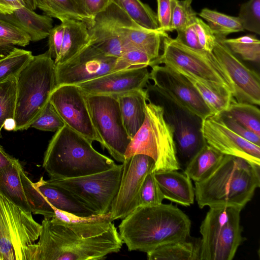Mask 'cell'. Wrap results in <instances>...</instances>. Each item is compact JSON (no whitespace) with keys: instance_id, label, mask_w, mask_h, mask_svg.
Masks as SVG:
<instances>
[{"instance_id":"44dd1931","label":"cell","mask_w":260,"mask_h":260,"mask_svg":"<svg viewBox=\"0 0 260 260\" xmlns=\"http://www.w3.org/2000/svg\"><path fill=\"white\" fill-rule=\"evenodd\" d=\"M178 170L154 172V176L164 199L189 206L194 203V190L191 180Z\"/></svg>"},{"instance_id":"74e56055","label":"cell","mask_w":260,"mask_h":260,"mask_svg":"<svg viewBox=\"0 0 260 260\" xmlns=\"http://www.w3.org/2000/svg\"><path fill=\"white\" fill-rule=\"evenodd\" d=\"M33 56L30 51L15 47L0 58V82L11 76H17Z\"/></svg>"},{"instance_id":"c3c4849f","label":"cell","mask_w":260,"mask_h":260,"mask_svg":"<svg viewBox=\"0 0 260 260\" xmlns=\"http://www.w3.org/2000/svg\"><path fill=\"white\" fill-rule=\"evenodd\" d=\"M120 59L135 64L146 67H151L154 61L147 54L133 47L126 49Z\"/></svg>"},{"instance_id":"8992f818","label":"cell","mask_w":260,"mask_h":260,"mask_svg":"<svg viewBox=\"0 0 260 260\" xmlns=\"http://www.w3.org/2000/svg\"><path fill=\"white\" fill-rule=\"evenodd\" d=\"M139 154L153 160L154 172L181 168L173 127L166 119L164 108L150 100L146 105L144 121L131 139L124 158Z\"/></svg>"},{"instance_id":"8fae6325","label":"cell","mask_w":260,"mask_h":260,"mask_svg":"<svg viewBox=\"0 0 260 260\" xmlns=\"http://www.w3.org/2000/svg\"><path fill=\"white\" fill-rule=\"evenodd\" d=\"M122 164L109 170L83 176L66 179H49L47 181L73 195L98 215L110 211L118 191Z\"/></svg>"},{"instance_id":"ba28073f","label":"cell","mask_w":260,"mask_h":260,"mask_svg":"<svg viewBox=\"0 0 260 260\" xmlns=\"http://www.w3.org/2000/svg\"><path fill=\"white\" fill-rule=\"evenodd\" d=\"M241 209L210 208L201 223L200 260H232L244 241L240 224Z\"/></svg>"},{"instance_id":"603a6c76","label":"cell","mask_w":260,"mask_h":260,"mask_svg":"<svg viewBox=\"0 0 260 260\" xmlns=\"http://www.w3.org/2000/svg\"><path fill=\"white\" fill-rule=\"evenodd\" d=\"M125 128L132 139L143 124L145 107L149 100L147 90H135L116 95Z\"/></svg>"},{"instance_id":"836d02e7","label":"cell","mask_w":260,"mask_h":260,"mask_svg":"<svg viewBox=\"0 0 260 260\" xmlns=\"http://www.w3.org/2000/svg\"><path fill=\"white\" fill-rule=\"evenodd\" d=\"M221 114L233 118L260 136V111L256 105L238 103L234 100L227 110Z\"/></svg>"},{"instance_id":"f546056e","label":"cell","mask_w":260,"mask_h":260,"mask_svg":"<svg viewBox=\"0 0 260 260\" xmlns=\"http://www.w3.org/2000/svg\"><path fill=\"white\" fill-rule=\"evenodd\" d=\"M177 152L188 160L206 144L202 135L187 120L173 118L172 123Z\"/></svg>"},{"instance_id":"11a10c76","label":"cell","mask_w":260,"mask_h":260,"mask_svg":"<svg viewBox=\"0 0 260 260\" xmlns=\"http://www.w3.org/2000/svg\"><path fill=\"white\" fill-rule=\"evenodd\" d=\"M11 46H0V58L8 54L12 50Z\"/></svg>"},{"instance_id":"3957f363","label":"cell","mask_w":260,"mask_h":260,"mask_svg":"<svg viewBox=\"0 0 260 260\" xmlns=\"http://www.w3.org/2000/svg\"><path fill=\"white\" fill-rule=\"evenodd\" d=\"M260 166L224 155L214 171L194 182L195 199L200 208L233 207L242 210L260 186Z\"/></svg>"},{"instance_id":"277c9868","label":"cell","mask_w":260,"mask_h":260,"mask_svg":"<svg viewBox=\"0 0 260 260\" xmlns=\"http://www.w3.org/2000/svg\"><path fill=\"white\" fill-rule=\"evenodd\" d=\"M92 143L66 124L56 131L48 144L43 162L50 178L78 177L116 165L112 159L95 150Z\"/></svg>"},{"instance_id":"7bdbcfd3","label":"cell","mask_w":260,"mask_h":260,"mask_svg":"<svg viewBox=\"0 0 260 260\" xmlns=\"http://www.w3.org/2000/svg\"><path fill=\"white\" fill-rule=\"evenodd\" d=\"M65 125L53 105L49 101L40 115L30 127L43 131L56 132Z\"/></svg>"},{"instance_id":"ee69618b","label":"cell","mask_w":260,"mask_h":260,"mask_svg":"<svg viewBox=\"0 0 260 260\" xmlns=\"http://www.w3.org/2000/svg\"><path fill=\"white\" fill-rule=\"evenodd\" d=\"M199 43L202 49L213 52L217 39L208 24L197 17L194 23Z\"/></svg>"},{"instance_id":"9f6ffc18","label":"cell","mask_w":260,"mask_h":260,"mask_svg":"<svg viewBox=\"0 0 260 260\" xmlns=\"http://www.w3.org/2000/svg\"><path fill=\"white\" fill-rule=\"evenodd\" d=\"M2 138L1 129H0V138Z\"/></svg>"},{"instance_id":"4fadbf2b","label":"cell","mask_w":260,"mask_h":260,"mask_svg":"<svg viewBox=\"0 0 260 260\" xmlns=\"http://www.w3.org/2000/svg\"><path fill=\"white\" fill-rule=\"evenodd\" d=\"M150 72L152 87L182 110L201 120L212 113L192 84L181 74L166 65H154Z\"/></svg>"},{"instance_id":"e575fe53","label":"cell","mask_w":260,"mask_h":260,"mask_svg":"<svg viewBox=\"0 0 260 260\" xmlns=\"http://www.w3.org/2000/svg\"><path fill=\"white\" fill-rule=\"evenodd\" d=\"M218 40L223 43L234 54L238 55L243 60L259 62L260 41L255 35L248 34L237 38Z\"/></svg>"},{"instance_id":"e0dca14e","label":"cell","mask_w":260,"mask_h":260,"mask_svg":"<svg viewBox=\"0 0 260 260\" xmlns=\"http://www.w3.org/2000/svg\"><path fill=\"white\" fill-rule=\"evenodd\" d=\"M213 52L232 82L234 100L238 103L259 106V75L247 67L220 40L217 39Z\"/></svg>"},{"instance_id":"7c38bea8","label":"cell","mask_w":260,"mask_h":260,"mask_svg":"<svg viewBox=\"0 0 260 260\" xmlns=\"http://www.w3.org/2000/svg\"><path fill=\"white\" fill-rule=\"evenodd\" d=\"M140 67H146L107 56L88 44L70 60L55 64L56 87L77 85L114 72Z\"/></svg>"},{"instance_id":"681fc988","label":"cell","mask_w":260,"mask_h":260,"mask_svg":"<svg viewBox=\"0 0 260 260\" xmlns=\"http://www.w3.org/2000/svg\"><path fill=\"white\" fill-rule=\"evenodd\" d=\"M177 32L175 39L179 42L193 49L203 50L199 43L194 23Z\"/></svg>"},{"instance_id":"d6986e66","label":"cell","mask_w":260,"mask_h":260,"mask_svg":"<svg viewBox=\"0 0 260 260\" xmlns=\"http://www.w3.org/2000/svg\"><path fill=\"white\" fill-rule=\"evenodd\" d=\"M122 10L112 3L94 18L93 24L88 28L90 45L104 54L120 58L126 49V45L119 36L117 26Z\"/></svg>"},{"instance_id":"4dcf8cb0","label":"cell","mask_w":260,"mask_h":260,"mask_svg":"<svg viewBox=\"0 0 260 260\" xmlns=\"http://www.w3.org/2000/svg\"><path fill=\"white\" fill-rule=\"evenodd\" d=\"M201 238L182 240L158 247L147 253L149 260H200Z\"/></svg>"},{"instance_id":"ac0fdd59","label":"cell","mask_w":260,"mask_h":260,"mask_svg":"<svg viewBox=\"0 0 260 260\" xmlns=\"http://www.w3.org/2000/svg\"><path fill=\"white\" fill-rule=\"evenodd\" d=\"M149 79L147 67L133 68L114 72L77 86L84 94L117 95L144 88Z\"/></svg>"},{"instance_id":"b9f144b4","label":"cell","mask_w":260,"mask_h":260,"mask_svg":"<svg viewBox=\"0 0 260 260\" xmlns=\"http://www.w3.org/2000/svg\"><path fill=\"white\" fill-rule=\"evenodd\" d=\"M164 200L159 186L151 171L145 177L141 187L138 198L139 206L156 205Z\"/></svg>"},{"instance_id":"4316f807","label":"cell","mask_w":260,"mask_h":260,"mask_svg":"<svg viewBox=\"0 0 260 260\" xmlns=\"http://www.w3.org/2000/svg\"><path fill=\"white\" fill-rule=\"evenodd\" d=\"M64 24L63 42L59 56L55 64L63 63L79 53L88 45L89 35L88 26L83 22L68 20Z\"/></svg>"},{"instance_id":"83f0119b","label":"cell","mask_w":260,"mask_h":260,"mask_svg":"<svg viewBox=\"0 0 260 260\" xmlns=\"http://www.w3.org/2000/svg\"><path fill=\"white\" fill-rule=\"evenodd\" d=\"M22 168L17 159L13 164L0 170V193L16 206L31 213L21 179Z\"/></svg>"},{"instance_id":"5bb4252c","label":"cell","mask_w":260,"mask_h":260,"mask_svg":"<svg viewBox=\"0 0 260 260\" xmlns=\"http://www.w3.org/2000/svg\"><path fill=\"white\" fill-rule=\"evenodd\" d=\"M117 194L110 210L112 221L123 219L139 206V194L148 173L153 171L154 162L149 156L136 154L125 158Z\"/></svg>"},{"instance_id":"9c48e42d","label":"cell","mask_w":260,"mask_h":260,"mask_svg":"<svg viewBox=\"0 0 260 260\" xmlns=\"http://www.w3.org/2000/svg\"><path fill=\"white\" fill-rule=\"evenodd\" d=\"M162 40L163 53L151 67L164 64L186 72L202 80L223 86L233 94L232 82L213 52L192 49L168 35Z\"/></svg>"},{"instance_id":"d590c367","label":"cell","mask_w":260,"mask_h":260,"mask_svg":"<svg viewBox=\"0 0 260 260\" xmlns=\"http://www.w3.org/2000/svg\"><path fill=\"white\" fill-rule=\"evenodd\" d=\"M20 177L24 193L31 213L43 215L50 219L55 215L54 208L47 201L43 194L35 186L22 168Z\"/></svg>"},{"instance_id":"484cf974","label":"cell","mask_w":260,"mask_h":260,"mask_svg":"<svg viewBox=\"0 0 260 260\" xmlns=\"http://www.w3.org/2000/svg\"><path fill=\"white\" fill-rule=\"evenodd\" d=\"M34 10L37 8L46 15L61 22L74 20L83 22L91 27L94 19L90 17L75 0H31Z\"/></svg>"},{"instance_id":"7dc6e473","label":"cell","mask_w":260,"mask_h":260,"mask_svg":"<svg viewBox=\"0 0 260 260\" xmlns=\"http://www.w3.org/2000/svg\"><path fill=\"white\" fill-rule=\"evenodd\" d=\"M216 116H218L228 127L237 134L247 141L260 146V136H257L233 118L227 115L220 114Z\"/></svg>"},{"instance_id":"9a60e30c","label":"cell","mask_w":260,"mask_h":260,"mask_svg":"<svg viewBox=\"0 0 260 260\" xmlns=\"http://www.w3.org/2000/svg\"><path fill=\"white\" fill-rule=\"evenodd\" d=\"M49 102L66 125L91 142L102 144L92 124L85 95L77 85L56 86Z\"/></svg>"},{"instance_id":"f1b7e54d","label":"cell","mask_w":260,"mask_h":260,"mask_svg":"<svg viewBox=\"0 0 260 260\" xmlns=\"http://www.w3.org/2000/svg\"><path fill=\"white\" fill-rule=\"evenodd\" d=\"M224 156L206 143L188 160L184 173L194 182L200 181L214 171Z\"/></svg>"},{"instance_id":"bcb514c9","label":"cell","mask_w":260,"mask_h":260,"mask_svg":"<svg viewBox=\"0 0 260 260\" xmlns=\"http://www.w3.org/2000/svg\"><path fill=\"white\" fill-rule=\"evenodd\" d=\"M64 34V24L53 27L51 29L48 37V50L47 52L55 62L58 58L63 42Z\"/></svg>"},{"instance_id":"f35d334b","label":"cell","mask_w":260,"mask_h":260,"mask_svg":"<svg viewBox=\"0 0 260 260\" xmlns=\"http://www.w3.org/2000/svg\"><path fill=\"white\" fill-rule=\"evenodd\" d=\"M192 0H174L171 20V31H179L194 23L197 13L192 9Z\"/></svg>"},{"instance_id":"7402d4cb","label":"cell","mask_w":260,"mask_h":260,"mask_svg":"<svg viewBox=\"0 0 260 260\" xmlns=\"http://www.w3.org/2000/svg\"><path fill=\"white\" fill-rule=\"evenodd\" d=\"M35 186L54 208L80 217L98 215L66 189L49 183L41 177Z\"/></svg>"},{"instance_id":"6da1fadb","label":"cell","mask_w":260,"mask_h":260,"mask_svg":"<svg viewBox=\"0 0 260 260\" xmlns=\"http://www.w3.org/2000/svg\"><path fill=\"white\" fill-rule=\"evenodd\" d=\"M54 210L42 222L35 260H100L120 250L123 243L109 212L80 217Z\"/></svg>"},{"instance_id":"60d3db41","label":"cell","mask_w":260,"mask_h":260,"mask_svg":"<svg viewBox=\"0 0 260 260\" xmlns=\"http://www.w3.org/2000/svg\"><path fill=\"white\" fill-rule=\"evenodd\" d=\"M30 42L29 36L12 23L0 18V46L25 47Z\"/></svg>"},{"instance_id":"52a82bcc","label":"cell","mask_w":260,"mask_h":260,"mask_svg":"<svg viewBox=\"0 0 260 260\" xmlns=\"http://www.w3.org/2000/svg\"><path fill=\"white\" fill-rule=\"evenodd\" d=\"M42 225L0 193V260H35Z\"/></svg>"},{"instance_id":"2e32d148","label":"cell","mask_w":260,"mask_h":260,"mask_svg":"<svg viewBox=\"0 0 260 260\" xmlns=\"http://www.w3.org/2000/svg\"><path fill=\"white\" fill-rule=\"evenodd\" d=\"M200 131L205 143L221 153L260 166V146L237 134L218 116L211 115L202 120Z\"/></svg>"},{"instance_id":"30bf717a","label":"cell","mask_w":260,"mask_h":260,"mask_svg":"<svg viewBox=\"0 0 260 260\" xmlns=\"http://www.w3.org/2000/svg\"><path fill=\"white\" fill-rule=\"evenodd\" d=\"M84 95L92 124L101 139L102 147L115 160L122 163L131 139L124 126L117 96Z\"/></svg>"},{"instance_id":"f5cc1de1","label":"cell","mask_w":260,"mask_h":260,"mask_svg":"<svg viewBox=\"0 0 260 260\" xmlns=\"http://www.w3.org/2000/svg\"><path fill=\"white\" fill-rule=\"evenodd\" d=\"M17 159L7 153L0 145V170L13 164Z\"/></svg>"},{"instance_id":"f6af8a7d","label":"cell","mask_w":260,"mask_h":260,"mask_svg":"<svg viewBox=\"0 0 260 260\" xmlns=\"http://www.w3.org/2000/svg\"><path fill=\"white\" fill-rule=\"evenodd\" d=\"M157 17L159 29L164 32L171 31V20L174 0H156Z\"/></svg>"},{"instance_id":"1f68e13d","label":"cell","mask_w":260,"mask_h":260,"mask_svg":"<svg viewBox=\"0 0 260 260\" xmlns=\"http://www.w3.org/2000/svg\"><path fill=\"white\" fill-rule=\"evenodd\" d=\"M112 2L139 25L150 30H160L156 14L140 0H112Z\"/></svg>"},{"instance_id":"d4e9b609","label":"cell","mask_w":260,"mask_h":260,"mask_svg":"<svg viewBox=\"0 0 260 260\" xmlns=\"http://www.w3.org/2000/svg\"><path fill=\"white\" fill-rule=\"evenodd\" d=\"M176 71L192 84L210 109L212 115H219L226 110L234 100L232 92L223 86L202 80L185 71Z\"/></svg>"},{"instance_id":"f907efd6","label":"cell","mask_w":260,"mask_h":260,"mask_svg":"<svg viewBox=\"0 0 260 260\" xmlns=\"http://www.w3.org/2000/svg\"><path fill=\"white\" fill-rule=\"evenodd\" d=\"M82 9L92 18L104 11L112 0H75Z\"/></svg>"},{"instance_id":"5b68a950","label":"cell","mask_w":260,"mask_h":260,"mask_svg":"<svg viewBox=\"0 0 260 260\" xmlns=\"http://www.w3.org/2000/svg\"><path fill=\"white\" fill-rule=\"evenodd\" d=\"M16 85L14 131L30 127L56 87L55 64L47 51L33 56L16 76Z\"/></svg>"},{"instance_id":"db71d44e","label":"cell","mask_w":260,"mask_h":260,"mask_svg":"<svg viewBox=\"0 0 260 260\" xmlns=\"http://www.w3.org/2000/svg\"><path fill=\"white\" fill-rule=\"evenodd\" d=\"M3 128L7 131H14L15 128V122L14 119H8L5 122Z\"/></svg>"},{"instance_id":"cb8c5ba5","label":"cell","mask_w":260,"mask_h":260,"mask_svg":"<svg viewBox=\"0 0 260 260\" xmlns=\"http://www.w3.org/2000/svg\"><path fill=\"white\" fill-rule=\"evenodd\" d=\"M0 18L17 26L30 37V41L37 42L48 37L53 27V20L47 15L36 13L25 6L10 14H0Z\"/></svg>"},{"instance_id":"d6a6232c","label":"cell","mask_w":260,"mask_h":260,"mask_svg":"<svg viewBox=\"0 0 260 260\" xmlns=\"http://www.w3.org/2000/svg\"><path fill=\"white\" fill-rule=\"evenodd\" d=\"M199 15L208 22L217 39H225L229 34L244 30L238 17L228 15L208 8L203 9Z\"/></svg>"},{"instance_id":"8d00e7d4","label":"cell","mask_w":260,"mask_h":260,"mask_svg":"<svg viewBox=\"0 0 260 260\" xmlns=\"http://www.w3.org/2000/svg\"><path fill=\"white\" fill-rule=\"evenodd\" d=\"M17 98L16 76L0 82V129L8 119H14Z\"/></svg>"},{"instance_id":"7a4b0ae2","label":"cell","mask_w":260,"mask_h":260,"mask_svg":"<svg viewBox=\"0 0 260 260\" xmlns=\"http://www.w3.org/2000/svg\"><path fill=\"white\" fill-rule=\"evenodd\" d=\"M118 228L129 251L147 253L190 238L191 221L177 206L161 203L138 206L123 218Z\"/></svg>"},{"instance_id":"ffe728a7","label":"cell","mask_w":260,"mask_h":260,"mask_svg":"<svg viewBox=\"0 0 260 260\" xmlns=\"http://www.w3.org/2000/svg\"><path fill=\"white\" fill-rule=\"evenodd\" d=\"M117 30L126 46L144 52L154 60L160 56L162 38L168 35L167 32L160 30H150L139 25L122 10Z\"/></svg>"},{"instance_id":"ab89813d","label":"cell","mask_w":260,"mask_h":260,"mask_svg":"<svg viewBox=\"0 0 260 260\" xmlns=\"http://www.w3.org/2000/svg\"><path fill=\"white\" fill-rule=\"evenodd\" d=\"M238 17L244 29L260 34V0L242 4Z\"/></svg>"},{"instance_id":"816d5d0a","label":"cell","mask_w":260,"mask_h":260,"mask_svg":"<svg viewBox=\"0 0 260 260\" xmlns=\"http://www.w3.org/2000/svg\"><path fill=\"white\" fill-rule=\"evenodd\" d=\"M25 6L34 10L31 0H0V14H10L16 10Z\"/></svg>"}]
</instances>
